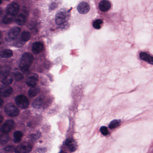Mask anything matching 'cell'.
Segmentation results:
<instances>
[{"label":"cell","instance_id":"6da1fadb","mask_svg":"<svg viewBox=\"0 0 153 153\" xmlns=\"http://www.w3.org/2000/svg\"><path fill=\"white\" fill-rule=\"evenodd\" d=\"M33 56L30 53H24L20 60L19 67L23 71H27L29 69L33 63Z\"/></svg>","mask_w":153,"mask_h":153},{"label":"cell","instance_id":"7a4b0ae2","mask_svg":"<svg viewBox=\"0 0 153 153\" xmlns=\"http://www.w3.org/2000/svg\"><path fill=\"white\" fill-rule=\"evenodd\" d=\"M69 12L65 10H61L58 11L55 16V21L58 25H63L67 22L69 18Z\"/></svg>","mask_w":153,"mask_h":153},{"label":"cell","instance_id":"3957f363","mask_svg":"<svg viewBox=\"0 0 153 153\" xmlns=\"http://www.w3.org/2000/svg\"><path fill=\"white\" fill-rule=\"evenodd\" d=\"M16 104L21 109H25L28 108L29 101L28 98L23 95L17 96L15 99Z\"/></svg>","mask_w":153,"mask_h":153},{"label":"cell","instance_id":"277c9868","mask_svg":"<svg viewBox=\"0 0 153 153\" xmlns=\"http://www.w3.org/2000/svg\"><path fill=\"white\" fill-rule=\"evenodd\" d=\"M5 111L7 115L10 117H16L19 114L18 108L11 103L7 104L5 106Z\"/></svg>","mask_w":153,"mask_h":153},{"label":"cell","instance_id":"5b68a950","mask_svg":"<svg viewBox=\"0 0 153 153\" xmlns=\"http://www.w3.org/2000/svg\"><path fill=\"white\" fill-rule=\"evenodd\" d=\"M32 149V146L31 144L27 142H24L15 149V152L17 153H27L30 152Z\"/></svg>","mask_w":153,"mask_h":153},{"label":"cell","instance_id":"8992f818","mask_svg":"<svg viewBox=\"0 0 153 153\" xmlns=\"http://www.w3.org/2000/svg\"><path fill=\"white\" fill-rule=\"evenodd\" d=\"M20 28L17 27L10 29L6 37L7 41H11L15 40L20 33Z\"/></svg>","mask_w":153,"mask_h":153},{"label":"cell","instance_id":"52a82bcc","mask_svg":"<svg viewBox=\"0 0 153 153\" xmlns=\"http://www.w3.org/2000/svg\"><path fill=\"white\" fill-rule=\"evenodd\" d=\"M19 10V6L16 2L10 3L7 8V14H10L14 16L17 15Z\"/></svg>","mask_w":153,"mask_h":153},{"label":"cell","instance_id":"ba28073f","mask_svg":"<svg viewBox=\"0 0 153 153\" xmlns=\"http://www.w3.org/2000/svg\"><path fill=\"white\" fill-rule=\"evenodd\" d=\"M14 126V121L12 120L6 121L0 128V131L4 133H7L10 131Z\"/></svg>","mask_w":153,"mask_h":153},{"label":"cell","instance_id":"9c48e42d","mask_svg":"<svg viewBox=\"0 0 153 153\" xmlns=\"http://www.w3.org/2000/svg\"><path fill=\"white\" fill-rule=\"evenodd\" d=\"M13 88L7 85L0 86V96L3 97H9L13 93Z\"/></svg>","mask_w":153,"mask_h":153},{"label":"cell","instance_id":"30bf717a","mask_svg":"<svg viewBox=\"0 0 153 153\" xmlns=\"http://www.w3.org/2000/svg\"><path fill=\"white\" fill-rule=\"evenodd\" d=\"M77 10L82 15L87 14L90 10V7L88 3L85 1L80 2L77 7Z\"/></svg>","mask_w":153,"mask_h":153},{"label":"cell","instance_id":"8fae6325","mask_svg":"<svg viewBox=\"0 0 153 153\" xmlns=\"http://www.w3.org/2000/svg\"><path fill=\"white\" fill-rule=\"evenodd\" d=\"M111 7V3L107 0H102L99 3V9L102 12L108 11Z\"/></svg>","mask_w":153,"mask_h":153},{"label":"cell","instance_id":"7c38bea8","mask_svg":"<svg viewBox=\"0 0 153 153\" xmlns=\"http://www.w3.org/2000/svg\"><path fill=\"white\" fill-rule=\"evenodd\" d=\"M43 45L40 42L34 43L32 46V51L34 54H38L42 51L43 49Z\"/></svg>","mask_w":153,"mask_h":153},{"label":"cell","instance_id":"4fadbf2b","mask_svg":"<svg viewBox=\"0 0 153 153\" xmlns=\"http://www.w3.org/2000/svg\"><path fill=\"white\" fill-rule=\"evenodd\" d=\"M45 97L43 95L40 96L36 97L33 102V106L36 109H39L44 101Z\"/></svg>","mask_w":153,"mask_h":153},{"label":"cell","instance_id":"5bb4252c","mask_svg":"<svg viewBox=\"0 0 153 153\" xmlns=\"http://www.w3.org/2000/svg\"><path fill=\"white\" fill-rule=\"evenodd\" d=\"M38 76L36 74H33L28 78L27 80L26 83L29 86L33 87L36 86L37 80Z\"/></svg>","mask_w":153,"mask_h":153},{"label":"cell","instance_id":"9a60e30c","mask_svg":"<svg viewBox=\"0 0 153 153\" xmlns=\"http://www.w3.org/2000/svg\"><path fill=\"white\" fill-rule=\"evenodd\" d=\"M140 57L141 59L147 62L149 64L153 65V57L149 55L148 53L146 52H141L140 54Z\"/></svg>","mask_w":153,"mask_h":153},{"label":"cell","instance_id":"2e32d148","mask_svg":"<svg viewBox=\"0 0 153 153\" xmlns=\"http://www.w3.org/2000/svg\"><path fill=\"white\" fill-rule=\"evenodd\" d=\"M65 144L71 152H74L76 149V145L74 140L71 139H67L65 142Z\"/></svg>","mask_w":153,"mask_h":153},{"label":"cell","instance_id":"e0dca14e","mask_svg":"<svg viewBox=\"0 0 153 153\" xmlns=\"http://www.w3.org/2000/svg\"><path fill=\"white\" fill-rule=\"evenodd\" d=\"M40 91V88L38 87H31V88L28 91V95L30 97H33L37 95Z\"/></svg>","mask_w":153,"mask_h":153},{"label":"cell","instance_id":"ac0fdd59","mask_svg":"<svg viewBox=\"0 0 153 153\" xmlns=\"http://www.w3.org/2000/svg\"><path fill=\"white\" fill-rule=\"evenodd\" d=\"M13 53L11 50L7 49L2 51L0 52V57L2 58H11L13 56Z\"/></svg>","mask_w":153,"mask_h":153},{"label":"cell","instance_id":"d6986e66","mask_svg":"<svg viewBox=\"0 0 153 153\" xmlns=\"http://www.w3.org/2000/svg\"><path fill=\"white\" fill-rule=\"evenodd\" d=\"M16 22L19 25H24L26 23L25 16L23 14H19L16 18Z\"/></svg>","mask_w":153,"mask_h":153},{"label":"cell","instance_id":"ffe728a7","mask_svg":"<svg viewBox=\"0 0 153 153\" xmlns=\"http://www.w3.org/2000/svg\"><path fill=\"white\" fill-rule=\"evenodd\" d=\"M13 80V78H12V77L10 76L8 73V74H7L3 76L2 82L4 85H10V84L12 83Z\"/></svg>","mask_w":153,"mask_h":153},{"label":"cell","instance_id":"44dd1931","mask_svg":"<svg viewBox=\"0 0 153 153\" xmlns=\"http://www.w3.org/2000/svg\"><path fill=\"white\" fill-rule=\"evenodd\" d=\"M14 17H15L14 16H12V15L7 14L3 18L2 22L6 25L10 24L14 21Z\"/></svg>","mask_w":153,"mask_h":153},{"label":"cell","instance_id":"7402d4cb","mask_svg":"<svg viewBox=\"0 0 153 153\" xmlns=\"http://www.w3.org/2000/svg\"><path fill=\"white\" fill-rule=\"evenodd\" d=\"M31 36V33L29 32H27V31L24 32L21 34L20 40L23 42H25L30 40Z\"/></svg>","mask_w":153,"mask_h":153},{"label":"cell","instance_id":"603a6c76","mask_svg":"<svg viewBox=\"0 0 153 153\" xmlns=\"http://www.w3.org/2000/svg\"><path fill=\"white\" fill-rule=\"evenodd\" d=\"M23 137V133L21 131H17L14 133V141L15 143H19L21 141Z\"/></svg>","mask_w":153,"mask_h":153},{"label":"cell","instance_id":"cb8c5ba5","mask_svg":"<svg viewBox=\"0 0 153 153\" xmlns=\"http://www.w3.org/2000/svg\"><path fill=\"white\" fill-rule=\"evenodd\" d=\"M8 140L9 137L7 133H2V134H0V144L5 145Z\"/></svg>","mask_w":153,"mask_h":153},{"label":"cell","instance_id":"d4e9b609","mask_svg":"<svg viewBox=\"0 0 153 153\" xmlns=\"http://www.w3.org/2000/svg\"><path fill=\"white\" fill-rule=\"evenodd\" d=\"M103 24L102 20L100 19H97L95 20L93 23V27L96 29H100L102 27V25Z\"/></svg>","mask_w":153,"mask_h":153},{"label":"cell","instance_id":"484cf974","mask_svg":"<svg viewBox=\"0 0 153 153\" xmlns=\"http://www.w3.org/2000/svg\"><path fill=\"white\" fill-rule=\"evenodd\" d=\"M120 125V121L118 120H114L110 123L109 128L111 129L116 128Z\"/></svg>","mask_w":153,"mask_h":153},{"label":"cell","instance_id":"4316f807","mask_svg":"<svg viewBox=\"0 0 153 153\" xmlns=\"http://www.w3.org/2000/svg\"><path fill=\"white\" fill-rule=\"evenodd\" d=\"M15 79L17 81H20L24 78V76L22 73L19 72H16L14 73Z\"/></svg>","mask_w":153,"mask_h":153},{"label":"cell","instance_id":"83f0119b","mask_svg":"<svg viewBox=\"0 0 153 153\" xmlns=\"http://www.w3.org/2000/svg\"><path fill=\"white\" fill-rule=\"evenodd\" d=\"M100 131H101V133L104 136H106L109 134V131H108V128L105 126H102L100 128Z\"/></svg>","mask_w":153,"mask_h":153},{"label":"cell","instance_id":"f1b7e54d","mask_svg":"<svg viewBox=\"0 0 153 153\" xmlns=\"http://www.w3.org/2000/svg\"><path fill=\"white\" fill-rule=\"evenodd\" d=\"M4 150L9 152H13V151H15V148L13 146H9L5 147Z\"/></svg>","mask_w":153,"mask_h":153},{"label":"cell","instance_id":"f546056e","mask_svg":"<svg viewBox=\"0 0 153 153\" xmlns=\"http://www.w3.org/2000/svg\"><path fill=\"white\" fill-rule=\"evenodd\" d=\"M3 102H3V100L1 98H0V107L2 106Z\"/></svg>","mask_w":153,"mask_h":153},{"label":"cell","instance_id":"4dcf8cb0","mask_svg":"<svg viewBox=\"0 0 153 153\" xmlns=\"http://www.w3.org/2000/svg\"><path fill=\"white\" fill-rule=\"evenodd\" d=\"M3 120V117L2 115H0V124L2 122Z\"/></svg>","mask_w":153,"mask_h":153},{"label":"cell","instance_id":"1f68e13d","mask_svg":"<svg viewBox=\"0 0 153 153\" xmlns=\"http://www.w3.org/2000/svg\"><path fill=\"white\" fill-rule=\"evenodd\" d=\"M2 3V0H0V4Z\"/></svg>","mask_w":153,"mask_h":153},{"label":"cell","instance_id":"d6a6232c","mask_svg":"<svg viewBox=\"0 0 153 153\" xmlns=\"http://www.w3.org/2000/svg\"><path fill=\"white\" fill-rule=\"evenodd\" d=\"M1 66L0 65V69H1Z\"/></svg>","mask_w":153,"mask_h":153},{"label":"cell","instance_id":"836d02e7","mask_svg":"<svg viewBox=\"0 0 153 153\" xmlns=\"http://www.w3.org/2000/svg\"><path fill=\"white\" fill-rule=\"evenodd\" d=\"M1 45V42H0V45Z\"/></svg>","mask_w":153,"mask_h":153}]
</instances>
